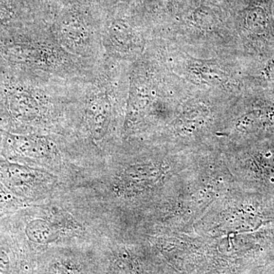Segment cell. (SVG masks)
I'll list each match as a JSON object with an SVG mask.
<instances>
[{"instance_id":"cell-2","label":"cell","mask_w":274,"mask_h":274,"mask_svg":"<svg viewBox=\"0 0 274 274\" xmlns=\"http://www.w3.org/2000/svg\"><path fill=\"white\" fill-rule=\"evenodd\" d=\"M262 72L267 79H274V56L267 61Z\"/></svg>"},{"instance_id":"cell-1","label":"cell","mask_w":274,"mask_h":274,"mask_svg":"<svg viewBox=\"0 0 274 274\" xmlns=\"http://www.w3.org/2000/svg\"><path fill=\"white\" fill-rule=\"evenodd\" d=\"M32 231L35 232L34 233H37L35 240L41 242H50L56 235L55 228L50 223L43 220L34 223Z\"/></svg>"}]
</instances>
